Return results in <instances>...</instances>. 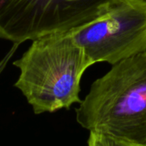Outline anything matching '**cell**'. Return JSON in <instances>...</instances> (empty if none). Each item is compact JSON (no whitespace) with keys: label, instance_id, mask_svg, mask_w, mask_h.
<instances>
[{"label":"cell","instance_id":"cell-1","mask_svg":"<svg viewBox=\"0 0 146 146\" xmlns=\"http://www.w3.org/2000/svg\"><path fill=\"white\" fill-rule=\"evenodd\" d=\"M89 131L146 145V52L113 64L96 79L76 109Z\"/></svg>","mask_w":146,"mask_h":146},{"label":"cell","instance_id":"cell-2","mask_svg":"<svg viewBox=\"0 0 146 146\" xmlns=\"http://www.w3.org/2000/svg\"><path fill=\"white\" fill-rule=\"evenodd\" d=\"M13 64L20 70L15 84L35 114L69 109L80 103V82L91 65L71 33L52 34L32 41Z\"/></svg>","mask_w":146,"mask_h":146},{"label":"cell","instance_id":"cell-3","mask_svg":"<svg viewBox=\"0 0 146 146\" xmlns=\"http://www.w3.org/2000/svg\"><path fill=\"white\" fill-rule=\"evenodd\" d=\"M120 0H0V38L21 44L73 33L103 17Z\"/></svg>","mask_w":146,"mask_h":146},{"label":"cell","instance_id":"cell-4","mask_svg":"<svg viewBox=\"0 0 146 146\" xmlns=\"http://www.w3.org/2000/svg\"><path fill=\"white\" fill-rule=\"evenodd\" d=\"M71 34L91 65L146 52V0H120L105 17Z\"/></svg>","mask_w":146,"mask_h":146},{"label":"cell","instance_id":"cell-5","mask_svg":"<svg viewBox=\"0 0 146 146\" xmlns=\"http://www.w3.org/2000/svg\"><path fill=\"white\" fill-rule=\"evenodd\" d=\"M87 146H137V145L108 135L90 131V136L87 141Z\"/></svg>","mask_w":146,"mask_h":146},{"label":"cell","instance_id":"cell-6","mask_svg":"<svg viewBox=\"0 0 146 146\" xmlns=\"http://www.w3.org/2000/svg\"><path fill=\"white\" fill-rule=\"evenodd\" d=\"M18 46H19V44H13V46L8 51V52L3 57V58L1 60H0V75H1L2 72L5 70V67L7 66V64L10 62V60L11 59V58L13 57V55L16 52V51L17 50Z\"/></svg>","mask_w":146,"mask_h":146},{"label":"cell","instance_id":"cell-7","mask_svg":"<svg viewBox=\"0 0 146 146\" xmlns=\"http://www.w3.org/2000/svg\"><path fill=\"white\" fill-rule=\"evenodd\" d=\"M143 146H146V145H143Z\"/></svg>","mask_w":146,"mask_h":146}]
</instances>
